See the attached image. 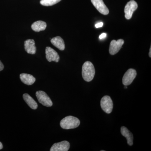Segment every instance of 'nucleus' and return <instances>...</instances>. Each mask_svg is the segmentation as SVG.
<instances>
[{"label":"nucleus","mask_w":151,"mask_h":151,"mask_svg":"<svg viewBox=\"0 0 151 151\" xmlns=\"http://www.w3.org/2000/svg\"><path fill=\"white\" fill-rule=\"evenodd\" d=\"M24 49L29 54H35L36 52V47L35 46V42L33 39L26 40L24 43Z\"/></svg>","instance_id":"nucleus-11"},{"label":"nucleus","mask_w":151,"mask_h":151,"mask_svg":"<svg viewBox=\"0 0 151 151\" xmlns=\"http://www.w3.org/2000/svg\"><path fill=\"white\" fill-rule=\"evenodd\" d=\"M24 100L25 101L27 104L29 106L30 108L33 110H36L37 108L38 105L37 103L35 102V100L31 97L29 94H24L23 96Z\"/></svg>","instance_id":"nucleus-16"},{"label":"nucleus","mask_w":151,"mask_h":151,"mask_svg":"<svg viewBox=\"0 0 151 151\" xmlns=\"http://www.w3.org/2000/svg\"><path fill=\"white\" fill-rule=\"evenodd\" d=\"M51 43L60 50L65 49V45L64 40L59 36L52 38L51 40Z\"/></svg>","instance_id":"nucleus-14"},{"label":"nucleus","mask_w":151,"mask_h":151,"mask_svg":"<svg viewBox=\"0 0 151 151\" xmlns=\"http://www.w3.org/2000/svg\"><path fill=\"white\" fill-rule=\"evenodd\" d=\"M121 132L122 134L127 139L128 145L130 146L133 145L134 137L132 133L127 128L124 127H122Z\"/></svg>","instance_id":"nucleus-13"},{"label":"nucleus","mask_w":151,"mask_h":151,"mask_svg":"<svg viewBox=\"0 0 151 151\" xmlns=\"http://www.w3.org/2000/svg\"><path fill=\"white\" fill-rule=\"evenodd\" d=\"M46 27V22L42 21H37L32 24L31 28L33 30L36 32H39L41 31L45 30Z\"/></svg>","instance_id":"nucleus-15"},{"label":"nucleus","mask_w":151,"mask_h":151,"mask_svg":"<svg viewBox=\"0 0 151 151\" xmlns=\"http://www.w3.org/2000/svg\"><path fill=\"white\" fill-rule=\"evenodd\" d=\"M36 96L39 103L46 107H51L52 103L51 99L45 92L39 91L36 93Z\"/></svg>","instance_id":"nucleus-5"},{"label":"nucleus","mask_w":151,"mask_h":151,"mask_svg":"<svg viewBox=\"0 0 151 151\" xmlns=\"http://www.w3.org/2000/svg\"><path fill=\"white\" fill-rule=\"evenodd\" d=\"M3 146L2 144L0 142V150H1L3 148Z\"/></svg>","instance_id":"nucleus-21"},{"label":"nucleus","mask_w":151,"mask_h":151,"mask_svg":"<svg viewBox=\"0 0 151 151\" xmlns=\"http://www.w3.org/2000/svg\"><path fill=\"white\" fill-rule=\"evenodd\" d=\"M70 148V144L68 141H63L55 143L50 148V151H68Z\"/></svg>","instance_id":"nucleus-10"},{"label":"nucleus","mask_w":151,"mask_h":151,"mask_svg":"<svg viewBox=\"0 0 151 151\" xmlns=\"http://www.w3.org/2000/svg\"><path fill=\"white\" fill-rule=\"evenodd\" d=\"M101 108L105 113L110 114L113 109V102L110 96H104L100 101Z\"/></svg>","instance_id":"nucleus-3"},{"label":"nucleus","mask_w":151,"mask_h":151,"mask_svg":"<svg viewBox=\"0 0 151 151\" xmlns=\"http://www.w3.org/2000/svg\"><path fill=\"white\" fill-rule=\"evenodd\" d=\"M61 0H41L40 3L42 6H49L54 5Z\"/></svg>","instance_id":"nucleus-17"},{"label":"nucleus","mask_w":151,"mask_h":151,"mask_svg":"<svg viewBox=\"0 0 151 151\" xmlns=\"http://www.w3.org/2000/svg\"><path fill=\"white\" fill-rule=\"evenodd\" d=\"M45 54H46V59L49 62L55 61L57 63L59 61V55L55 50L51 47H46Z\"/></svg>","instance_id":"nucleus-8"},{"label":"nucleus","mask_w":151,"mask_h":151,"mask_svg":"<svg viewBox=\"0 0 151 151\" xmlns=\"http://www.w3.org/2000/svg\"><path fill=\"white\" fill-rule=\"evenodd\" d=\"M137 71L135 69L130 68L125 73L122 79V82L124 86H128L132 84L137 76Z\"/></svg>","instance_id":"nucleus-6"},{"label":"nucleus","mask_w":151,"mask_h":151,"mask_svg":"<svg viewBox=\"0 0 151 151\" xmlns=\"http://www.w3.org/2000/svg\"><path fill=\"white\" fill-rule=\"evenodd\" d=\"M137 8V4L134 0H131L127 3L124 9L125 17L126 19H130L132 18L133 13Z\"/></svg>","instance_id":"nucleus-4"},{"label":"nucleus","mask_w":151,"mask_h":151,"mask_svg":"<svg viewBox=\"0 0 151 151\" xmlns=\"http://www.w3.org/2000/svg\"><path fill=\"white\" fill-rule=\"evenodd\" d=\"M124 42V40L123 39L111 41L109 50L110 54L111 55H114L118 53L122 48Z\"/></svg>","instance_id":"nucleus-7"},{"label":"nucleus","mask_w":151,"mask_h":151,"mask_svg":"<svg viewBox=\"0 0 151 151\" xmlns=\"http://www.w3.org/2000/svg\"><path fill=\"white\" fill-rule=\"evenodd\" d=\"M124 88H125V89H127V86L125 85V86H124Z\"/></svg>","instance_id":"nucleus-23"},{"label":"nucleus","mask_w":151,"mask_h":151,"mask_svg":"<svg viewBox=\"0 0 151 151\" xmlns=\"http://www.w3.org/2000/svg\"><path fill=\"white\" fill-rule=\"evenodd\" d=\"M95 73V68L92 63L88 61L84 63L82 67L83 79L87 82H90L94 78Z\"/></svg>","instance_id":"nucleus-1"},{"label":"nucleus","mask_w":151,"mask_h":151,"mask_svg":"<svg viewBox=\"0 0 151 151\" xmlns=\"http://www.w3.org/2000/svg\"><path fill=\"white\" fill-rule=\"evenodd\" d=\"M91 2L100 13L103 15H108L109 14V9L104 4L103 0H91Z\"/></svg>","instance_id":"nucleus-9"},{"label":"nucleus","mask_w":151,"mask_h":151,"mask_svg":"<svg viewBox=\"0 0 151 151\" xmlns=\"http://www.w3.org/2000/svg\"><path fill=\"white\" fill-rule=\"evenodd\" d=\"M149 56L150 58L151 57V47H150V52H149Z\"/></svg>","instance_id":"nucleus-22"},{"label":"nucleus","mask_w":151,"mask_h":151,"mask_svg":"<svg viewBox=\"0 0 151 151\" xmlns=\"http://www.w3.org/2000/svg\"><path fill=\"white\" fill-rule=\"evenodd\" d=\"M106 36H107V34L105 33H103L102 34L100 35V36H99V39L100 40L104 39L106 37Z\"/></svg>","instance_id":"nucleus-19"},{"label":"nucleus","mask_w":151,"mask_h":151,"mask_svg":"<svg viewBox=\"0 0 151 151\" xmlns=\"http://www.w3.org/2000/svg\"><path fill=\"white\" fill-rule=\"evenodd\" d=\"M103 25V23L102 22H100L96 24H95V27L97 28H100L102 27Z\"/></svg>","instance_id":"nucleus-18"},{"label":"nucleus","mask_w":151,"mask_h":151,"mask_svg":"<svg viewBox=\"0 0 151 151\" xmlns=\"http://www.w3.org/2000/svg\"><path fill=\"white\" fill-rule=\"evenodd\" d=\"M79 119L72 116H68L62 119L60 122V127L64 129H75L79 126Z\"/></svg>","instance_id":"nucleus-2"},{"label":"nucleus","mask_w":151,"mask_h":151,"mask_svg":"<svg viewBox=\"0 0 151 151\" xmlns=\"http://www.w3.org/2000/svg\"><path fill=\"white\" fill-rule=\"evenodd\" d=\"M20 78L23 83L28 85H31L35 82V78L30 74L22 73L20 75Z\"/></svg>","instance_id":"nucleus-12"},{"label":"nucleus","mask_w":151,"mask_h":151,"mask_svg":"<svg viewBox=\"0 0 151 151\" xmlns=\"http://www.w3.org/2000/svg\"><path fill=\"white\" fill-rule=\"evenodd\" d=\"M4 68V65H3L2 63L1 62V60H0V71H1L3 70Z\"/></svg>","instance_id":"nucleus-20"}]
</instances>
